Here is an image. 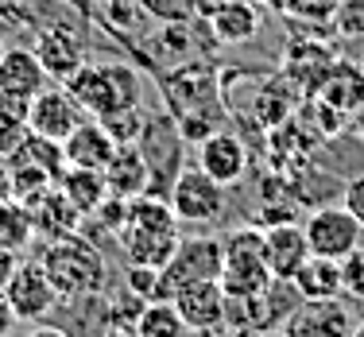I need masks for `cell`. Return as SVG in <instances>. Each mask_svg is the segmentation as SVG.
Listing matches in <instances>:
<instances>
[{
	"mask_svg": "<svg viewBox=\"0 0 364 337\" xmlns=\"http://www.w3.org/2000/svg\"><path fill=\"white\" fill-rule=\"evenodd\" d=\"M178 218L163 194H136L128 198L124 229L117 232V245L128 264L163 267L178 248Z\"/></svg>",
	"mask_w": 364,
	"mask_h": 337,
	"instance_id": "1",
	"label": "cell"
},
{
	"mask_svg": "<svg viewBox=\"0 0 364 337\" xmlns=\"http://www.w3.org/2000/svg\"><path fill=\"white\" fill-rule=\"evenodd\" d=\"M39 264L47 267L58 299H97L109 287V267L101 252L85 237H58L39 252Z\"/></svg>",
	"mask_w": 364,
	"mask_h": 337,
	"instance_id": "2",
	"label": "cell"
},
{
	"mask_svg": "<svg viewBox=\"0 0 364 337\" xmlns=\"http://www.w3.org/2000/svg\"><path fill=\"white\" fill-rule=\"evenodd\" d=\"M63 85L70 90V97L82 105L85 117H93V120L120 112V109H140V93H144L140 74L124 63H101V66L82 63Z\"/></svg>",
	"mask_w": 364,
	"mask_h": 337,
	"instance_id": "3",
	"label": "cell"
},
{
	"mask_svg": "<svg viewBox=\"0 0 364 337\" xmlns=\"http://www.w3.org/2000/svg\"><path fill=\"white\" fill-rule=\"evenodd\" d=\"M225 248V264H221V287L229 299H245L264 291L275 279L267 272V256H264V229H237L221 240Z\"/></svg>",
	"mask_w": 364,
	"mask_h": 337,
	"instance_id": "4",
	"label": "cell"
},
{
	"mask_svg": "<svg viewBox=\"0 0 364 337\" xmlns=\"http://www.w3.org/2000/svg\"><path fill=\"white\" fill-rule=\"evenodd\" d=\"M167 205L178 225H213L225 213V186L213 183L202 167H182L167 190Z\"/></svg>",
	"mask_w": 364,
	"mask_h": 337,
	"instance_id": "5",
	"label": "cell"
},
{
	"mask_svg": "<svg viewBox=\"0 0 364 337\" xmlns=\"http://www.w3.org/2000/svg\"><path fill=\"white\" fill-rule=\"evenodd\" d=\"M310 256H326V260H345L353 248L364 245V229L357 225L345 205H322L302 221Z\"/></svg>",
	"mask_w": 364,
	"mask_h": 337,
	"instance_id": "6",
	"label": "cell"
},
{
	"mask_svg": "<svg viewBox=\"0 0 364 337\" xmlns=\"http://www.w3.org/2000/svg\"><path fill=\"white\" fill-rule=\"evenodd\" d=\"M360 314L345 295L337 299H302L287 314V337H353Z\"/></svg>",
	"mask_w": 364,
	"mask_h": 337,
	"instance_id": "7",
	"label": "cell"
},
{
	"mask_svg": "<svg viewBox=\"0 0 364 337\" xmlns=\"http://www.w3.org/2000/svg\"><path fill=\"white\" fill-rule=\"evenodd\" d=\"M221 264H225V248L218 237H186L178 240L175 256L163 264V291L167 299L175 295L178 287L198 279H221Z\"/></svg>",
	"mask_w": 364,
	"mask_h": 337,
	"instance_id": "8",
	"label": "cell"
},
{
	"mask_svg": "<svg viewBox=\"0 0 364 337\" xmlns=\"http://www.w3.org/2000/svg\"><path fill=\"white\" fill-rule=\"evenodd\" d=\"M4 295L12 302L20 322H43V318H50L55 306L63 302L55 291V283H50V275H47V267L39 260H20V267L12 272V279L4 283Z\"/></svg>",
	"mask_w": 364,
	"mask_h": 337,
	"instance_id": "9",
	"label": "cell"
},
{
	"mask_svg": "<svg viewBox=\"0 0 364 337\" xmlns=\"http://www.w3.org/2000/svg\"><path fill=\"white\" fill-rule=\"evenodd\" d=\"M85 120L82 105L70 97V90H66L63 82H50L43 93L31 97V109H28V128L36 136H47V140L63 144L66 136L74 132L77 124Z\"/></svg>",
	"mask_w": 364,
	"mask_h": 337,
	"instance_id": "10",
	"label": "cell"
},
{
	"mask_svg": "<svg viewBox=\"0 0 364 337\" xmlns=\"http://www.w3.org/2000/svg\"><path fill=\"white\" fill-rule=\"evenodd\" d=\"M43 70L50 74V82H66L77 66L85 63V47H82V36L70 20H50L36 31V47Z\"/></svg>",
	"mask_w": 364,
	"mask_h": 337,
	"instance_id": "11",
	"label": "cell"
},
{
	"mask_svg": "<svg viewBox=\"0 0 364 337\" xmlns=\"http://www.w3.org/2000/svg\"><path fill=\"white\" fill-rule=\"evenodd\" d=\"M175 310L182 314V322L198 333H221L225 330V306H229V295H225L221 279H198L178 287L175 295Z\"/></svg>",
	"mask_w": 364,
	"mask_h": 337,
	"instance_id": "12",
	"label": "cell"
},
{
	"mask_svg": "<svg viewBox=\"0 0 364 337\" xmlns=\"http://www.w3.org/2000/svg\"><path fill=\"white\" fill-rule=\"evenodd\" d=\"M198 167H202L213 183L237 186L248 171V148L240 144V136L213 128L205 140H198Z\"/></svg>",
	"mask_w": 364,
	"mask_h": 337,
	"instance_id": "13",
	"label": "cell"
},
{
	"mask_svg": "<svg viewBox=\"0 0 364 337\" xmlns=\"http://www.w3.org/2000/svg\"><path fill=\"white\" fill-rule=\"evenodd\" d=\"M47 85H50V74L43 70L36 50L31 47H4V55H0V93L31 101Z\"/></svg>",
	"mask_w": 364,
	"mask_h": 337,
	"instance_id": "14",
	"label": "cell"
},
{
	"mask_svg": "<svg viewBox=\"0 0 364 337\" xmlns=\"http://www.w3.org/2000/svg\"><path fill=\"white\" fill-rule=\"evenodd\" d=\"M264 256H267V272L275 279H291L302 267V260L310 256L306 248V232L299 221H275L264 229Z\"/></svg>",
	"mask_w": 364,
	"mask_h": 337,
	"instance_id": "15",
	"label": "cell"
},
{
	"mask_svg": "<svg viewBox=\"0 0 364 337\" xmlns=\"http://www.w3.org/2000/svg\"><path fill=\"white\" fill-rule=\"evenodd\" d=\"M117 148L120 144L101 128V120H82V124L63 140L66 167H90V171H105Z\"/></svg>",
	"mask_w": 364,
	"mask_h": 337,
	"instance_id": "16",
	"label": "cell"
},
{
	"mask_svg": "<svg viewBox=\"0 0 364 337\" xmlns=\"http://www.w3.org/2000/svg\"><path fill=\"white\" fill-rule=\"evenodd\" d=\"M318 97H322V105L345 112V117L360 112L364 109V66L349 63V58H337L329 66L326 82L318 85Z\"/></svg>",
	"mask_w": 364,
	"mask_h": 337,
	"instance_id": "17",
	"label": "cell"
},
{
	"mask_svg": "<svg viewBox=\"0 0 364 337\" xmlns=\"http://www.w3.org/2000/svg\"><path fill=\"white\" fill-rule=\"evenodd\" d=\"M105 183H109V194H117V198H136L151 190V167H147L140 144H120L112 151V159L105 167Z\"/></svg>",
	"mask_w": 364,
	"mask_h": 337,
	"instance_id": "18",
	"label": "cell"
},
{
	"mask_svg": "<svg viewBox=\"0 0 364 337\" xmlns=\"http://www.w3.org/2000/svg\"><path fill=\"white\" fill-rule=\"evenodd\" d=\"M28 213H31V225H36V232H47L50 240L58 237H70V232L82 225V218H77V210L70 202L63 198V190H58L55 183H50L47 190H39L36 198H28Z\"/></svg>",
	"mask_w": 364,
	"mask_h": 337,
	"instance_id": "19",
	"label": "cell"
},
{
	"mask_svg": "<svg viewBox=\"0 0 364 337\" xmlns=\"http://www.w3.org/2000/svg\"><path fill=\"white\" fill-rule=\"evenodd\" d=\"M264 8L252 4V0H229L218 16H210V36L221 43V47H240V43L259 36V23H264Z\"/></svg>",
	"mask_w": 364,
	"mask_h": 337,
	"instance_id": "20",
	"label": "cell"
},
{
	"mask_svg": "<svg viewBox=\"0 0 364 337\" xmlns=\"http://www.w3.org/2000/svg\"><path fill=\"white\" fill-rule=\"evenodd\" d=\"M55 186L63 190V198L77 210V218H90V213L109 198L105 171H90V167H66L63 175L55 178Z\"/></svg>",
	"mask_w": 364,
	"mask_h": 337,
	"instance_id": "21",
	"label": "cell"
},
{
	"mask_svg": "<svg viewBox=\"0 0 364 337\" xmlns=\"http://www.w3.org/2000/svg\"><path fill=\"white\" fill-rule=\"evenodd\" d=\"M299 299H337L345 295L341 287V260H326V256H306L302 267L291 275Z\"/></svg>",
	"mask_w": 364,
	"mask_h": 337,
	"instance_id": "22",
	"label": "cell"
},
{
	"mask_svg": "<svg viewBox=\"0 0 364 337\" xmlns=\"http://www.w3.org/2000/svg\"><path fill=\"white\" fill-rule=\"evenodd\" d=\"M337 63V55L326 47V43H314V39H294L291 50H287V74L291 77H306L310 74V93H318V85L326 82L329 66Z\"/></svg>",
	"mask_w": 364,
	"mask_h": 337,
	"instance_id": "23",
	"label": "cell"
},
{
	"mask_svg": "<svg viewBox=\"0 0 364 337\" xmlns=\"http://www.w3.org/2000/svg\"><path fill=\"white\" fill-rule=\"evenodd\" d=\"M132 333L136 337H190L194 330L182 322V314L171 299H155V302H144V310L132 322Z\"/></svg>",
	"mask_w": 364,
	"mask_h": 337,
	"instance_id": "24",
	"label": "cell"
},
{
	"mask_svg": "<svg viewBox=\"0 0 364 337\" xmlns=\"http://www.w3.org/2000/svg\"><path fill=\"white\" fill-rule=\"evenodd\" d=\"M31 237H36V225H31L28 205L16 198L0 202V252H23Z\"/></svg>",
	"mask_w": 364,
	"mask_h": 337,
	"instance_id": "25",
	"label": "cell"
},
{
	"mask_svg": "<svg viewBox=\"0 0 364 337\" xmlns=\"http://www.w3.org/2000/svg\"><path fill=\"white\" fill-rule=\"evenodd\" d=\"M16 163H31V167H39L43 175H50V178H58L66 171V155H63V144H55V140H47V136H36L31 132L28 136V144H23L20 151L12 155Z\"/></svg>",
	"mask_w": 364,
	"mask_h": 337,
	"instance_id": "26",
	"label": "cell"
},
{
	"mask_svg": "<svg viewBox=\"0 0 364 337\" xmlns=\"http://www.w3.org/2000/svg\"><path fill=\"white\" fill-rule=\"evenodd\" d=\"M333 8H337V0H283L279 16L299 20L302 28L322 31V28H329V20H333Z\"/></svg>",
	"mask_w": 364,
	"mask_h": 337,
	"instance_id": "27",
	"label": "cell"
},
{
	"mask_svg": "<svg viewBox=\"0 0 364 337\" xmlns=\"http://www.w3.org/2000/svg\"><path fill=\"white\" fill-rule=\"evenodd\" d=\"M124 291H132V295L144 299V302L167 299V291H163V267L128 264V267H124Z\"/></svg>",
	"mask_w": 364,
	"mask_h": 337,
	"instance_id": "28",
	"label": "cell"
},
{
	"mask_svg": "<svg viewBox=\"0 0 364 337\" xmlns=\"http://www.w3.org/2000/svg\"><path fill=\"white\" fill-rule=\"evenodd\" d=\"M329 31L337 39H360L364 43V0H337Z\"/></svg>",
	"mask_w": 364,
	"mask_h": 337,
	"instance_id": "29",
	"label": "cell"
},
{
	"mask_svg": "<svg viewBox=\"0 0 364 337\" xmlns=\"http://www.w3.org/2000/svg\"><path fill=\"white\" fill-rule=\"evenodd\" d=\"M144 0H105V23L117 36H132L144 23Z\"/></svg>",
	"mask_w": 364,
	"mask_h": 337,
	"instance_id": "30",
	"label": "cell"
},
{
	"mask_svg": "<svg viewBox=\"0 0 364 337\" xmlns=\"http://www.w3.org/2000/svg\"><path fill=\"white\" fill-rule=\"evenodd\" d=\"M341 287H345V299L364 302V245L353 248L341 260Z\"/></svg>",
	"mask_w": 364,
	"mask_h": 337,
	"instance_id": "31",
	"label": "cell"
},
{
	"mask_svg": "<svg viewBox=\"0 0 364 337\" xmlns=\"http://www.w3.org/2000/svg\"><path fill=\"white\" fill-rule=\"evenodd\" d=\"M144 12L159 23H186L194 20V4L190 0H144Z\"/></svg>",
	"mask_w": 364,
	"mask_h": 337,
	"instance_id": "32",
	"label": "cell"
},
{
	"mask_svg": "<svg viewBox=\"0 0 364 337\" xmlns=\"http://www.w3.org/2000/svg\"><path fill=\"white\" fill-rule=\"evenodd\" d=\"M341 205L357 218V225L364 229V175H353L349 183H345V190H341Z\"/></svg>",
	"mask_w": 364,
	"mask_h": 337,
	"instance_id": "33",
	"label": "cell"
},
{
	"mask_svg": "<svg viewBox=\"0 0 364 337\" xmlns=\"http://www.w3.org/2000/svg\"><path fill=\"white\" fill-rule=\"evenodd\" d=\"M16 310H12V302H8V295H4V287H0V337H12V330H16Z\"/></svg>",
	"mask_w": 364,
	"mask_h": 337,
	"instance_id": "34",
	"label": "cell"
},
{
	"mask_svg": "<svg viewBox=\"0 0 364 337\" xmlns=\"http://www.w3.org/2000/svg\"><path fill=\"white\" fill-rule=\"evenodd\" d=\"M190 4H194V16L198 20H210V16H218L225 4H229V0H190Z\"/></svg>",
	"mask_w": 364,
	"mask_h": 337,
	"instance_id": "35",
	"label": "cell"
},
{
	"mask_svg": "<svg viewBox=\"0 0 364 337\" xmlns=\"http://www.w3.org/2000/svg\"><path fill=\"white\" fill-rule=\"evenodd\" d=\"M20 260H23L20 252H0V287H4L8 279H12V272L20 267Z\"/></svg>",
	"mask_w": 364,
	"mask_h": 337,
	"instance_id": "36",
	"label": "cell"
},
{
	"mask_svg": "<svg viewBox=\"0 0 364 337\" xmlns=\"http://www.w3.org/2000/svg\"><path fill=\"white\" fill-rule=\"evenodd\" d=\"M12 198V163L0 155V202H8Z\"/></svg>",
	"mask_w": 364,
	"mask_h": 337,
	"instance_id": "37",
	"label": "cell"
},
{
	"mask_svg": "<svg viewBox=\"0 0 364 337\" xmlns=\"http://www.w3.org/2000/svg\"><path fill=\"white\" fill-rule=\"evenodd\" d=\"M23 337H70V333H66L63 326H31Z\"/></svg>",
	"mask_w": 364,
	"mask_h": 337,
	"instance_id": "38",
	"label": "cell"
},
{
	"mask_svg": "<svg viewBox=\"0 0 364 337\" xmlns=\"http://www.w3.org/2000/svg\"><path fill=\"white\" fill-rule=\"evenodd\" d=\"M58 4H66L70 12H77V16H90L93 12V0H58Z\"/></svg>",
	"mask_w": 364,
	"mask_h": 337,
	"instance_id": "39",
	"label": "cell"
},
{
	"mask_svg": "<svg viewBox=\"0 0 364 337\" xmlns=\"http://www.w3.org/2000/svg\"><path fill=\"white\" fill-rule=\"evenodd\" d=\"M97 337H136V333L128 330V326H105V330H101Z\"/></svg>",
	"mask_w": 364,
	"mask_h": 337,
	"instance_id": "40",
	"label": "cell"
},
{
	"mask_svg": "<svg viewBox=\"0 0 364 337\" xmlns=\"http://www.w3.org/2000/svg\"><path fill=\"white\" fill-rule=\"evenodd\" d=\"M245 337H287V330H283V326H267V330H252Z\"/></svg>",
	"mask_w": 364,
	"mask_h": 337,
	"instance_id": "41",
	"label": "cell"
},
{
	"mask_svg": "<svg viewBox=\"0 0 364 337\" xmlns=\"http://www.w3.org/2000/svg\"><path fill=\"white\" fill-rule=\"evenodd\" d=\"M252 4L267 8V12H283V0H252Z\"/></svg>",
	"mask_w": 364,
	"mask_h": 337,
	"instance_id": "42",
	"label": "cell"
},
{
	"mask_svg": "<svg viewBox=\"0 0 364 337\" xmlns=\"http://www.w3.org/2000/svg\"><path fill=\"white\" fill-rule=\"evenodd\" d=\"M357 136H360V144H364V109L357 112Z\"/></svg>",
	"mask_w": 364,
	"mask_h": 337,
	"instance_id": "43",
	"label": "cell"
},
{
	"mask_svg": "<svg viewBox=\"0 0 364 337\" xmlns=\"http://www.w3.org/2000/svg\"><path fill=\"white\" fill-rule=\"evenodd\" d=\"M353 337H364V318L357 322V330H353Z\"/></svg>",
	"mask_w": 364,
	"mask_h": 337,
	"instance_id": "44",
	"label": "cell"
},
{
	"mask_svg": "<svg viewBox=\"0 0 364 337\" xmlns=\"http://www.w3.org/2000/svg\"><path fill=\"white\" fill-rule=\"evenodd\" d=\"M0 55H4V39H0Z\"/></svg>",
	"mask_w": 364,
	"mask_h": 337,
	"instance_id": "45",
	"label": "cell"
}]
</instances>
